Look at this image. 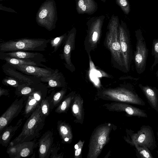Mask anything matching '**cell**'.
Wrapping results in <instances>:
<instances>
[{"label":"cell","instance_id":"1","mask_svg":"<svg viewBox=\"0 0 158 158\" xmlns=\"http://www.w3.org/2000/svg\"><path fill=\"white\" fill-rule=\"evenodd\" d=\"M119 24L118 16L112 15L107 27L105 44L111 53L112 60L114 65L119 69L127 73L124 67L119 39Z\"/></svg>","mask_w":158,"mask_h":158},{"label":"cell","instance_id":"2","mask_svg":"<svg viewBox=\"0 0 158 158\" xmlns=\"http://www.w3.org/2000/svg\"><path fill=\"white\" fill-rule=\"evenodd\" d=\"M46 117L42 112L40 104L28 117L21 132L11 142L10 146L31 141L37 137L45 124Z\"/></svg>","mask_w":158,"mask_h":158},{"label":"cell","instance_id":"3","mask_svg":"<svg viewBox=\"0 0 158 158\" xmlns=\"http://www.w3.org/2000/svg\"><path fill=\"white\" fill-rule=\"evenodd\" d=\"M99 95L105 100L141 106L145 105V102L139 96L132 85L105 89L100 92Z\"/></svg>","mask_w":158,"mask_h":158},{"label":"cell","instance_id":"4","mask_svg":"<svg viewBox=\"0 0 158 158\" xmlns=\"http://www.w3.org/2000/svg\"><path fill=\"white\" fill-rule=\"evenodd\" d=\"M112 129L110 123H105L97 126L90 137L87 158H97L103 148L108 142Z\"/></svg>","mask_w":158,"mask_h":158},{"label":"cell","instance_id":"5","mask_svg":"<svg viewBox=\"0 0 158 158\" xmlns=\"http://www.w3.org/2000/svg\"><path fill=\"white\" fill-rule=\"evenodd\" d=\"M48 40L40 39H25L10 40L0 44L1 52L18 51H42L46 47Z\"/></svg>","mask_w":158,"mask_h":158},{"label":"cell","instance_id":"6","mask_svg":"<svg viewBox=\"0 0 158 158\" xmlns=\"http://www.w3.org/2000/svg\"><path fill=\"white\" fill-rule=\"evenodd\" d=\"M105 18L104 15L93 17L87 23V30L84 45L89 55L91 51L97 48L99 43Z\"/></svg>","mask_w":158,"mask_h":158},{"label":"cell","instance_id":"7","mask_svg":"<svg viewBox=\"0 0 158 158\" xmlns=\"http://www.w3.org/2000/svg\"><path fill=\"white\" fill-rule=\"evenodd\" d=\"M118 32L124 67L127 73L130 70L131 62L134 59V55L130 31L126 23L122 20L120 23Z\"/></svg>","mask_w":158,"mask_h":158},{"label":"cell","instance_id":"8","mask_svg":"<svg viewBox=\"0 0 158 158\" xmlns=\"http://www.w3.org/2000/svg\"><path fill=\"white\" fill-rule=\"evenodd\" d=\"M135 34L136 42L134 59L136 70L138 73L141 74L146 69L148 50L141 29L136 30Z\"/></svg>","mask_w":158,"mask_h":158},{"label":"cell","instance_id":"9","mask_svg":"<svg viewBox=\"0 0 158 158\" xmlns=\"http://www.w3.org/2000/svg\"><path fill=\"white\" fill-rule=\"evenodd\" d=\"M103 106L110 111L124 112L128 116L148 117L144 110L132 106L129 103L114 102L104 104Z\"/></svg>","mask_w":158,"mask_h":158},{"label":"cell","instance_id":"10","mask_svg":"<svg viewBox=\"0 0 158 158\" xmlns=\"http://www.w3.org/2000/svg\"><path fill=\"white\" fill-rule=\"evenodd\" d=\"M137 144L144 146L151 151H153L157 147L153 130L149 125H143L137 132Z\"/></svg>","mask_w":158,"mask_h":158},{"label":"cell","instance_id":"11","mask_svg":"<svg viewBox=\"0 0 158 158\" xmlns=\"http://www.w3.org/2000/svg\"><path fill=\"white\" fill-rule=\"evenodd\" d=\"M23 98L16 99L3 113L0 118V134L13 118L21 111L23 106Z\"/></svg>","mask_w":158,"mask_h":158},{"label":"cell","instance_id":"12","mask_svg":"<svg viewBox=\"0 0 158 158\" xmlns=\"http://www.w3.org/2000/svg\"><path fill=\"white\" fill-rule=\"evenodd\" d=\"M76 30L75 27L71 29L66 38L63 50V56L67 68L72 72L75 70V68L71 60V54L75 48Z\"/></svg>","mask_w":158,"mask_h":158},{"label":"cell","instance_id":"13","mask_svg":"<svg viewBox=\"0 0 158 158\" xmlns=\"http://www.w3.org/2000/svg\"><path fill=\"white\" fill-rule=\"evenodd\" d=\"M36 144L32 141L25 142L11 146L8 148V152L10 155L15 156L14 157H26L32 153Z\"/></svg>","mask_w":158,"mask_h":158},{"label":"cell","instance_id":"14","mask_svg":"<svg viewBox=\"0 0 158 158\" xmlns=\"http://www.w3.org/2000/svg\"><path fill=\"white\" fill-rule=\"evenodd\" d=\"M25 102L24 111V116L28 117L32 112L40 104L42 101L44 99V96L40 92H36L31 93Z\"/></svg>","mask_w":158,"mask_h":158},{"label":"cell","instance_id":"15","mask_svg":"<svg viewBox=\"0 0 158 158\" xmlns=\"http://www.w3.org/2000/svg\"><path fill=\"white\" fill-rule=\"evenodd\" d=\"M152 108L158 113V89L148 85H138Z\"/></svg>","mask_w":158,"mask_h":158},{"label":"cell","instance_id":"16","mask_svg":"<svg viewBox=\"0 0 158 158\" xmlns=\"http://www.w3.org/2000/svg\"><path fill=\"white\" fill-rule=\"evenodd\" d=\"M53 142L52 133L51 131L45 133L39 142V157L44 158L49 154Z\"/></svg>","mask_w":158,"mask_h":158},{"label":"cell","instance_id":"17","mask_svg":"<svg viewBox=\"0 0 158 158\" xmlns=\"http://www.w3.org/2000/svg\"><path fill=\"white\" fill-rule=\"evenodd\" d=\"M12 65L24 73L37 77H45L50 76L52 73L49 70L29 65Z\"/></svg>","mask_w":158,"mask_h":158},{"label":"cell","instance_id":"18","mask_svg":"<svg viewBox=\"0 0 158 158\" xmlns=\"http://www.w3.org/2000/svg\"><path fill=\"white\" fill-rule=\"evenodd\" d=\"M83 100L79 94H75L72 102L71 106L73 115L76 118L77 123L82 124L84 119Z\"/></svg>","mask_w":158,"mask_h":158},{"label":"cell","instance_id":"19","mask_svg":"<svg viewBox=\"0 0 158 158\" xmlns=\"http://www.w3.org/2000/svg\"><path fill=\"white\" fill-rule=\"evenodd\" d=\"M76 9L79 14L91 15L97 10L98 5L94 0H76Z\"/></svg>","mask_w":158,"mask_h":158},{"label":"cell","instance_id":"20","mask_svg":"<svg viewBox=\"0 0 158 158\" xmlns=\"http://www.w3.org/2000/svg\"><path fill=\"white\" fill-rule=\"evenodd\" d=\"M22 120H19L15 126L6 128L0 134V143L3 146L6 147L8 145L15 131L21 125Z\"/></svg>","mask_w":158,"mask_h":158},{"label":"cell","instance_id":"21","mask_svg":"<svg viewBox=\"0 0 158 158\" xmlns=\"http://www.w3.org/2000/svg\"><path fill=\"white\" fill-rule=\"evenodd\" d=\"M58 130L62 140L65 143H70L72 141L73 134L70 126L63 122L58 123Z\"/></svg>","mask_w":158,"mask_h":158},{"label":"cell","instance_id":"22","mask_svg":"<svg viewBox=\"0 0 158 158\" xmlns=\"http://www.w3.org/2000/svg\"><path fill=\"white\" fill-rule=\"evenodd\" d=\"M38 53L24 51H18L6 53L7 56L16 58L28 59L35 57Z\"/></svg>","mask_w":158,"mask_h":158},{"label":"cell","instance_id":"23","mask_svg":"<svg viewBox=\"0 0 158 158\" xmlns=\"http://www.w3.org/2000/svg\"><path fill=\"white\" fill-rule=\"evenodd\" d=\"M75 95L74 92L70 94L58 107L55 111L59 113H64L67 111L71 104Z\"/></svg>","mask_w":158,"mask_h":158},{"label":"cell","instance_id":"24","mask_svg":"<svg viewBox=\"0 0 158 158\" xmlns=\"http://www.w3.org/2000/svg\"><path fill=\"white\" fill-rule=\"evenodd\" d=\"M4 59L8 63L11 64L37 65V64L34 61L28 59H20L8 56L5 57Z\"/></svg>","mask_w":158,"mask_h":158},{"label":"cell","instance_id":"25","mask_svg":"<svg viewBox=\"0 0 158 158\" xmlns=\"http://www.w3.org/2000/svg\"><path fill=\"white\" fill-rule=\"evenodd\" d=\"M135 147L136 149V156L139 158H153L150 150L144 146H140L136 144Z\"/></svg>","mask_w":158,"mask_h":158},{"label":"cell","instance_id":"26","mask_svg":"<svg viewBox=\"0 0 158 158\" xmlns=\"http://www.w3.org/2000/svg\"><path fill=\"white\" fill-rule=\"evenodd\" d=\"M152 55L154 58L153 63L151 67V69L152 71L154 67L158 64V38L152 41Z\"/></svg>","mask_w":158,"mask_h":158},{"label":"cell","instance_id":"27","mask_svg":"<svg viewBox=\"0 0 158 158\" xmlns=\"http://www.w3.org/2000/svg\"><path fill=\"white\" fill-rule=\"evenodd\" d=\"M127 136L124 137L125 141L131 146L135 147L137 144V133L131 130H126Z\"/></svg>","mask_w":158,"mask_h":158},{"label":"cell","instance_id":"28","mask_svg":"<svg viewBox=\"0 0 158 158\" xmlns=\"http://www.w3.org/2000/svg\"><path fill=\"white\" fill-rule=\"evenodd\" d=\"M117 4L121 8L123 13L128 15L131 11L129 0H115Z\"/></svg>","mask_w":158,"mask_h":158},{"label":"cell","instance_id":"29","mask_svg":"<svg viewBox=\"0 0 158 158\" xmlns=\"http://www.w3.org/2000/svg\"><path fill=\"white\" fill-rule=\"evenodd\" d=\"M6 72L11 76H13L15 78L18 79L28 84L31 85L33 82L29 78L26 77L17 72L15 71L13 69H9L6 70Z\"/></svg>","mask_w":158,"mask_h":158},{"label":"cell","instance_id":"30","mask_svg":"<svg viewBox=\"0 0 158 158\" xmlns=\"http://www.w3.org/2000/svg\"><path fill=\"white\" fill-rule=\"evenodd\" d=\"M58 75L55 73L52 74L49 76L46 77L48 81L49 85L51 87L59 86L61 85L58 78H56Z\"/></svg>","mask_w":158,"mask_h":158},{"label":"cell","instance_id":"31","mask_svg":"<svg viewBox=\"0 0 158 158\" xmlns=\"http://www.w3.org/2000/svg\"><path fill=\"white\" fill-rule=\"evenodd\" d=\"M51 102L47 99H43L40 104L41 111L43 114L46 117L49 114L51 108Z\"/></svg>","mask_w":158,"mask_h":158},{"label":"cell","instance_id":"32","mask_svg":"<svg viewBox=\"0 0 158 158\" xmlns=\"http://www.w3.org/2000/svg\"><path fill=\"white\" fill-rule=\"evenodd\" d=\"M67 35L66 34L60 37H56L51 41L52 47H54L55 50L57 49L59 46L64 41H65Z\"/></svg>","mask_w":158,"mask_h":158},{"label":"cell","instance_id":"33","mask_svg":"<svg viewBox=\"0 0 158 158\" xmlns=\"http://www.w3.org/2000/svg\"><path fill=\"white\" fill-rule=\"evenodd\" d=\"M84 141L80 140L74 146V157L79 158L81 156Z\"/></svg>","mask_w":158,"mask_h":158},{"label":"cell","instance_id":"34","mask_svg":"<svg viewBox=\"0 0 158 158\" xmlns=\"http://www.w3.org/2000/svg\"><path fill=\"white\" fill-rule=\"evenodd\" d=\"M65 90H63L56 93L53 96L52 104L55 105L57 104L62 99L65 93Z\"/></svg>","mask_w":158,"mask_h":158},{"label":"cell","instance_id":"35","mask_svg":"<svg viewBox=\"0 0 158 158\" xmlns=\"http://www.w3.org/2000/svg\"><path fill=\"white\" fill-rule=\"evenodd\" d=\"M33 90V89L30 87H25L21 89V93L23 95H26L31 94Z\"/></svg>","mask_w":158,"mask_h":158},{"label":"cell","instance_id":"36","mask_svg":"<svg viewBox=\"0 0 158 158\" xmlns=\"http://www.w3.org/2000/svg\"><path fill=\"white\" fill-rule=\"evenodd\" d=\"M5 82L9 85L14 86H16L18 85L17 81L13 79L6 80H5Z\"/></svg>","mask_w":158,"mask_h":158},{"label":"cell","instance_id":"37","mask_svg":"<svg viewBox=\"0 0 158 158\" xmlns=\"http://www.w3.org/2000/svg\"><path fill=\"white\" fill-rule=\"evenodd\" d=\"M48 14V10L47 9H44L42 10L39 14V17L41 19L45 17Z\"/></svg>","mask_w":158,"mask_h":158},{"label":"cell","instance_id":"38","mask_svg":"<svg viewBox=\"0 0 158 158\" xmlns=\"http://www.w3.org/2000/svg\"><path fill=\"white\" fill-rule=\"evenodd\" d=\"M5 92V91L3 89H2L1 88H0V96H1L2 94H3Z\"/></svg>","mask_w":158,"mask_h":158},{"label":"cell","instance_id":"39","mask_svg":"<svg viewBox=\"0 0 158 158\" xmlns=\"http://www.w3.org/2000/svg\"><path fill=\"white\" fill-rule=\"evenodd\" d=\"M157 139L158 140V127H157Z\"/></svg>","mask_w":158,"mask_h":158},{"label":"cell","instance_id":"40","mask_svg":"<svg viewBox=\"0 0 158 158\" xmlns=\"http://www.w3.org/2000/svg\"><path fill=\"white\" fill-rule=\"evenodd\" d=\"M156 76L158 78V70H157V72H156Z\"/></svg>","mask_w":158,"mask_h":158},{"label":"cell","instance_id":"41","mask_svg":"<svg viewBox=\"0 0 158 158\" xmlns=\"http://www.w3.org/2000/svg\"><path fill=\"white\" fill-rule=\"evenodd\" d=\"M102 2H106V0H101Z\"/></svg>","mask_w":158,"mask_h":158},{"label":"cell","instance_id":"42","mask_svg":"<svg viewBox=\"0 0 158 158\" xmlns=\"http://www.w3.org/2000/svg\"><path fill=\"white\" fill-rule=\"evenodd\" d=\"M157 155H158V150L157 151Z\"/></svg>","mask_w":158,"mask_h":158}]
</instances>
